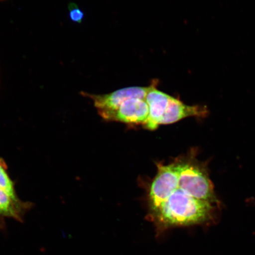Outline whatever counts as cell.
<instances>
[{"instance_id": "cell-6", "label": "cell", "mask_w": 255, "mask_h": 255, "mask_svg": "<svg viewBox=\"0 0 255 255\" xmlns=\"http://www.w3.org/2000/svg\"><path fill=\"white\" fill-rule=\"evenodd\" d=\"M149 109L145 99L130 98L124 101L116 111L104 120L129 124L143 125L148 120Z\"/></svg>"}, {"instance_id": "cell-2", "label": "cell", "mask_w": 255, "mask_h": 255, "mask_svg": "<svg viewBox=\"0 0 255 255\" xmlns=\"http://www.w3.org/2000/svg\"><path fill=\"white\" fill-rule=\"evenodd\" d=\"M178 187L197 199L218 202L214 188L203 165L195 161H178Z\"/></svg>"}, {"instance_id": "cell-1", "label": "cell", "mask_w": 255, "mask_h": 255, "mask_svg": "<svg viewBox=\"0 0 255 255\" xmlns=\"http://www.w3.org/2000/svg\"><path fill=\"white\" fill-rule=\"evenodd\" d=\"M212 210V204L194 198L178 187L152 213L158 222L170 227L205 222L211 218Z\"/></svg>"}, {"instance_id": "cell-9", "label": "cell", "mask_w": 255, "mask_h": 255, "mask_svg": "<svg viewBox=\"0 0 255 255\" xmlns=\"http://www.w3.org/2000/svg\"><path fill=\"white\" fill-rule=\"evenodd\" d=\"M70 19L74 23L81 24L84 18V12L75 3H70L68 5Z\"/></svg>"}, {"instance_id": "cell-4", "label": "cell", "mask_w": 255, "mask_h": 255, "mask_svg": "<svg viewBox=\"0 0 255 255\" xmlns=\"http://www.w3.org/2000/svg\"><path fill=\"white\" fill-rule=\"evenodd\" d=\"M33 206V203L24 202L18 197L10 175L0 178V218L23 222L25 214Z\"/></svg>"}, {"instance_id": "cell-5", "label": "cell", "mask_w": 255, "mask_h": 255, "mask_svg": "<svg viewBox=\"0 0 255 255\" xmlns=\"http://www.w3.org/2000/svg\"><path fill=\"white\" fill-rule=\"evenodd\" d=\"M148 87H133L119 89L110 94L94 95L82 92L83 95L91 98L99 114L104 119L116 111L124 101L130 98L145 99Z\"/></svg>"}, {"instance_id": "cell-8", "label": "cell", "mask_w": 255, "mask_h": 255, "mask_svg": "<svg viewBox=\"0 0 255 255\" xmlns=\"http://www.w3.org/2000/svg\"><path fill=\"white\" fill-rule=\"evenodd\" d=\"M208 114L207 108L200 105H188L178 99L171 97L159 125H167L188 117H205Z\"/></svg>"}, {"instance_id": "cell-3", "label": "cell", "mask_w": 255, "mask_h": 255, "mask_svg": "<svg viewBox=\"0 0 255 255\" xmlns=\"http://www.w3.org/2000/svg\"><path fill=\"white\" fill-rule=\"evenodd\" d=\"M157 173L153 179L149 193L152 212L157 210L178 187V161L168 165L157 164Z\"/></svg>"}, {"instance_id": "cell-10", "label": "cell", "mask_w": 255, "mask_h": 255, "mask_svg": "<svg viewBox=\"0 0 255 255\" xmlns=\"http://www.w3.org/2000/svg\"><path fill=\"white\" fill-rule=\"evenodd\" d=\"M0 1H4V0H0Z\"/></svg>"}, {"instance_id": "cell-7", "label": "cell", "mask_w": 255, "mask_h": 255, "mask_svg": "<svg viewBox=\"0 0 255 255\" xmlns=\"http://www.w3.org/2000/svg\"><path fill=\"white\" fill-rule=\"evenodd\" d=\"M158 81H153L149 86L145 100L148 104L149 115L147 121L143 124L145 128L155 130L159 126V122L168 106L171 96L158 90Z\"/></svg>"}]
</instances>
